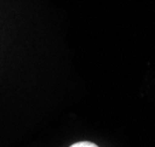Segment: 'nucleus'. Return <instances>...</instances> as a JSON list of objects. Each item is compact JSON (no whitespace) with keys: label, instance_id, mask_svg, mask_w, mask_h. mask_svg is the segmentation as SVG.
I'll use <instances>...</instances> for the list:
<instances>
[{"label":"nucleus","instance_id":"1","mask_svg":"<svg viewBox=\"0 0 155 147\" xmlns=\"http://www.w3.org/2000/svg\"><path fill=\"white\" fill-rule=\"evenodd\" d=\"M70 147H98L96 144L90 142V141H81V142H76L74 145H71Z\"/></svg>","mask_w":155,"mask_h":147}]
</instances>
